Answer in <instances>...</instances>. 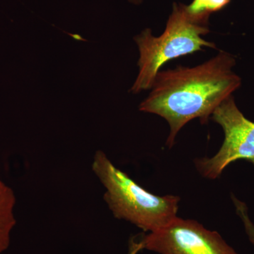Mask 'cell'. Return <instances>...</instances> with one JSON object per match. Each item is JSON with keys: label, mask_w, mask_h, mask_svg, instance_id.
Here are the masks:
<instances>
[{"label": "cell", "mask_w": 254, "mask_h": 254, "mask_svg": "<svg viewBox=\"0 0 254 254\" xmlns=\"http://www.w3.org/2000/svg\"><path fill=\"white\" fill-rule=\"evenodd\" d=\"M235 58L220 51L205 63L193 66H178L160 71L140 111L165 119L170 126L167 145L171 148L178 132L190 120L199 118L208 123L215 109L241 86L233 71Z\"/></svg>", "instance_id": "6da1fadb"}, {"label": "cell", "mask_w": 254, "mask_h": 254, "mask_svg": "<svg viewBox=\"0 0 254 254\" xmlns=\"http://www.w3.org/2000/svg\"><path fill=\"white\" fill-rule=\"evenodd\" d=\"M92 170L105 189L104 200L115 218L149 232L177 218L180 197L150 193L116 168L102 150L95 153Z\"/></svg>", "instance_id": "7a4b0ae2"}, {"label": "cell", "mask_w": 254, "mask_h": 254, "mask_svg": "<svg viewBox=\"0 0 254 254\" xmlns=\"http://www.w3.org/2000/svg\"><path fill=\"white\" fill-rule=\"evenodd\" d=\"M210 32L208 20L189 14L186 5L174 3L165 31L160 36L145 28L134 38L139 50V72L130 91L133 93L150 90L160 68L170 60L201 51L203 48H215V43L203 36Z\"/></svg>", "instance_id": "3957f363"}, {"label": "cell", "mask_w": 254, "mask_h": 254, "mask_svg": "<svg viewBox=\"0 0 254 254\" xmlns=\"http://www.w3.org/2000/svg\"><path fill=\"white\" fill-rule=\"evenodd\" d=\"M210 118L222 127L225 138L213 157L195 160L202 176L215 180L230 164L239 160H247L254 166V123L239 110L234 97L222 102Z\"/></svg>", "instance_id": "277c9868"}, {"label": "cell", "mask_w": 254, "mask_h": 254, "mask_svg": "<svg viewBox=\"0 0 254 254\" xmlns=\"http://www.w3.org/2000/svg\"><path fill=\"white\" fill-rule=\"evenodd\" d=\"M142 249L160 254H240L222 239L193 220L177 217L139 241Z\"/></svg>", "instance_id": "5b68a950"}, {"label": "cell", "mask_w": 254, "mask_h": 254, "mask_svg": "<svg viewBox=\"0 0 254 254\" xmlns=\"http://www.w3.org/2000/svg\"><path fill=\"white\" fill-rule=\"evenodd\" d=\"M16 197L12 190L0 180V253L7 250L15 225Z\"/></svg>", "instance_id": "8992f818"}, {"label": "cell", "mask_w": 254, "mask_h": 254, "mask_svg": "<svg viewBox=\"0 0 254 254\" xmlns=\"http://www.w3.org/2000/svg\"><path fill=\"white\" fill-rule=\"evenodd\" d=\"M231 0H193L186 5L189 14L201 19L209 20L210 15L220 11L227 6Z\"/></svg>", "instance_id": "52a82bcc"}, {"label": "cell", "mask_w": 254, "mask_h": 254, "mask_svg": "<svg viewBox=\"0 0 254 254\" xmlns=\"http://www.w3.org/2000/svg\"><path fill=\"white\" fill-rule=\"evenodd\" d=\"M235 206H236L237 213L242 218V221L245 224L246 231L250 238V242L254 245V225L252 220H250L248 215V210L245 203L233 197Z\"/></svg>", "instance_id": "ba28073f"}, {"label": "cell", "mask_w": 254, "mask_h": 254, "mask_svg": "<svg viewBox=\"0 0 254 254\" xmlns=\"http://www.w3.org/2000/svg\"><path fill=\"white\" fill-rule=\"evenodd\" d=\"M141 250H143V249H142L140 242H133V241H131L128 254H137Z\"/></svg>", "instance_id": "9c48e42d"}, {"label": "cell", "mask_w": 254, "mask_h": 254, "mask_svg": "<svg viewBox=\"0 0 254 254\" xmlns=\"http://www.w3.org/2000/svg\"><path fill=\"white\" fill-rule=\"evenodd\" d=\"M128 1L134 4H141L143 0H128Z\"/></svg>", "instance_id": "30bf717a"}]
</instances>
